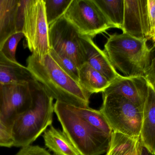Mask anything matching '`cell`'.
Here are the masks:
<instances>
[{"instance_id":"obj_1","label":"cell","mask_w":155,"mask_h":155,"mask_svg":"<svg viewBox=\"0 0 155 155\" xmlns=\"http://www.w3.org/2000/svg\"><path fill=\"white\" fill-rule=\"evenodd\" d=\"M26 63V67L53 99L72 106L89 107L91 95L64 72L49 53L42 56L32 54Z\"/></svg>"},{"instance_id":"obj_2","label":"cell","mask_w":155,"mask_h":155,"mask_svg":"<svg viewBox=\"0 0 155 155\" xmlns=\"http://www.w3.org/2000/svg\"><path fill=\"white\" fill-rule=\"evenodd\" d=\"M32 91L31 106L17 117L11 128L15 147L30 145L52 123L53 98L37 80L32 84Z\"/></svg>"},{"instance_id":"obj_3","label":"cell","mask_w":155,"mask_h":155,"mask_svg":"<svg viewBox=\"0 0 155 155\" xmlns=\"http://www.w3.org/2000/svg\"><path fill=\"white\" fill-rule=\"evenodd\" d=\"M147 40L123 33L110 35L104 45L106 53L116 70L126 77L145 76L151 63L153 48Z\"/></svg>"},{"instance_id":"obj_4","label":"cell","mask_w":155,"mask_h":155,"mask_svg":"<svg viewBox=\"0 0 155 155\" xmlns=\"http://www.w3.org/2000/svg\"><path fill=\"white\" fill-rule=\"evenodd\" d=\"M54 112L64 133L79 155H101L107 153L111 136L89 125L68 105L56 101Z\"/></svg>"},{"instance_id":"obj_5","label":"cell","mask_w":155,"mask_h":155,"mask_svg":"<svg viewBox=\"0 0 155 155\" xmlns=\"http://www.w3.org/2000/svg\"><path fill=\"white\" fill-rule=\"evenodd\" d=\"M100 111L114 132L132 137L140 136L143 111L120 95L103 96Z\"/></svg>"},{"instance_id":"obj_6","label":"cell","mask_w":155,"mask_h":155,"mask_svg":"<svg viewBox=\"0 0 155 155\" xmlns=\"http://www.w3.org/2000/svg\"><path fill=\"white\" fill-rule=\"evenodd\" d=\"M22 32L32 54L39 56L48 54L49 26L44 0H24Z\"/></svg>"},{"instance_id":"obj_7","label":"cell","mask_w":155,"mask_h":155,"mask_svg":"<svg viewBox=\"0 0 155 155\" xmlns=\"http://www.w3.org/2000/svg\"><path fill=\"white\" fill-rule=\"evenodd\" d=\"M64 16L83 36L93 38L113 28L94 0H72Z\"/></svg>"},{"instance_id":"obj_8","label":"cell","mask_w":155,"mask_h":155,"mask_svg":"<svg viewBox=\"0 0 155 155\" xmlns=\"http://www.w3.org/2000/svg\"><path fill=\"white\" fill-rule=\"evenodd\" d=\"M81 36L77 29L64 15L49 26L50 49L71 58L79 69L86 62Z\"/></svg>"},{"instance_id":"obj_9","label":"cell","mask_w":155,"mask_h":155,"mask_svg":"<svg viewBox=\"0 0 155 155\" xmlns=\"http://www.w3.org/2000/svg\"><path fill=\"white\" fill-rule=\"evenodd\" d=\"M36 80L31 83L0 84V119L10 130L17 117L31 106L32 84Z\"/></svg>"},{"instance_id":"obj_10","label":"cell","mask_w":155,"mask_h":155,"mask_svg":"<svg viewBox=\"0 0 155 155\" xmlns=\"http://www.w3.org/2000/svg\"><path fill=\"white\" fill-rule=\"evenodd\" d=\"M123 33L139 40L152 39L147 0H124Z\"/></svg>"},{"instance_id":"obj_11","label":"cell","mask_w":155,"mask_h":155,"mask_svg":"<svg viewBox=\"0 0 155 155\" xmlns=\"http://www.w3.org/2000/svg\"><path fill=\"white\" fill-rule=\"evenodd\" d=\"M148 93V85L144 76L126 77L121 75L110 83L102 93L120 95L143 111Z\"/></svg>"},{"instance_id":"obj_12","label":"cell","mask_w":155,"mask_h":155,"mask_svg":"<svg viewBox=\"0 0 155 155\" xmlns=\"http://www.w3.org/2000/svg\"><path fill=\"white\" fill-rule=\"evenodd\" d=\"M24 0H0V48L11 35L22 32Z\"/></svg>"},{"instance_id":"obj_13","label":"cell","mask_w":155,"mask_h":155,"mask_svg":"<svg viewBox=\"0 0 155 155\" xmlns=\"http://www.w3.org/2000/svg\"><path fill=\"white\" fill-rule=\"evenodd\" d=\"M92 38L87 36H81L86 62L103 75L110 83H112L121 75L115 69L104 51L97 46Z\"/></svg>"},{"instance_id":"obj_14","label":"cell","mask_w":155,"mask_h":155,"mask_svg":"<svg viewBox=\"0 0 155 155\" xmlns=\"http://www.w3.org/2000/svg\"><path fill=\"white\" fill-rule=\"evenodd\" d=\"M142 144L155 154V92L148 86V93L143 110V122L140 132Z\"/></svg>"},{"instance_id":"obj_15","label":"cell","mask_w":155,"mask_h":155,"mask_svg":"<svg viewBox=\"0 0 155 155\" xmlns=\"http://www.w3.org/2000/svg\"><path fill=\"white\" fill-rule=\"evenodd\" d=\"M36 80L27 67L9 60L0 50V84L31 83Z\"/></svg>"},{"instance_id":"obj_16","label":"cell","mask_w":155,"mask_h":155,"mask_svg":"<svg viewBox=\"0 0 155 155\" xmlns=\"http://www.w3.org/2000/svg\"><path fill=\"white\" fill-rule=\"evenodd\" d=\"M78 83L90 95L103 93L111 83L103 75L87 62L83 64L79 69Z\"/></svg>"},{"instance_id":"obj_17","label":"cell","mask_w":155,"mask_h":155,"mask_svg":"<svg viewBox=\"0 0 155 155\" xmlns=\"http://www.w3.org/2000/svg\"><path fill=\"white\" fill-rule=\"evenodd\" d=\"M43 138L45 146L55 155H79L64 133L52 126L45 131Z\"/></svg>"},{"instance_id":"obj_18","label":"cell","mask_w":155,"mask_h":155,"mask_svg":"<svg viewBox=\"0 0 155 155\" xmlns=\"http://www.w3.org/2000/svg\"><path fill=\"white\" fill-rule=\"evenodd\" d=\"M140 142V136L132 137L113 131L106 155H134L138 149Z\"/></svg>"},{"instance_id":"obj_19","label":"cell","mask_w":155,"mask_h":155,"mask_svg":"<svg viewBox=\"0 0 155 155\" xmlns=\"http://www.w3.org/2000/svg\"><path fill=\"white\" fill-rule=\"evenodd\" d=\"M113 28L122 29L124 14V0H94Z\"/></svg>"},{"instance_id":"obj_20","label":"cell","mask_w":155,"mask_h":155,"mask_svg":"<svg viewBox=\"0 0 155 155\" xmlns=\"http://www.w3.org/2000/svg\"><path fill=\"white\" fill-rule=\"evenodd\" d=\"M69 106L89 125L111 136L113 130L100 110H94L89 107H78L70 105Z\"/></svg>"},{"instance_id":"obj_21","label":"cell","mask_w":155,"mask_h":155,"mask_svg":"<svg viewBox=\"0 0 155 155\" xmlns=\"http://www.w3.org/2000/svg\"><path fill=\"white\" fill-rule=\"evenodd\" d=\"M72 0H44L47 23L50 26L66 12Z\"/></svg>"},{"instance_id":"obj_22","label":"cell","mask_w":155,"mask_h":155,"mask_svg":"<svg viewBox=\"0 0 155 155\" xmlns=\"http://www.w3.org/2000/svg\"><path fill=\"white\" fill-rule=\"evenodd\" d=\"M49 54L64 72L78 83L79 68L72 59L52 49H50Z\"/></svg>"},{"instance_id":"obj_23","label":"cell","mask_w":155,"mask_h":155,"mask_svg":"<svg viewBox=\"0 0 155 155\" xmlns=\"http://www.w3.org/2000/svg\"><path fill=\"white\" fill-rule=\"evenodd\" d=\"M24 36L22 32H17L7 38L1 46V52L9 60L17 62L15 57L16 49L19 42Z\"/></svg>"},{"instance_id":"obj_24","label":"cell","mask_w":155,"mask_h":155,"mask_svg":"<svg viewBox=\"0 0 155 155\" xmlns=\"http://www.w3.org/2000/svg\"><path fill=\"white\" fill-rule=\"evenodd\" d=\"M0 147H14L13 139L11 130L1 122L0 119Z\"/></svg>"},{"instance_id":"obj_25","label":"cell","mask_w":155,"mask_h":155,"mask_svg":"<svg viewBox=\"0 0 155 155\" xmlns=\"http://www.w3.org/2000/svg\"><path fill=\"white\" fill-rule=\"evenodd\" d=\"M15 155H53L39 146L29 145L21 147Z\"/></svg>"},{"instance_id":"obj_26","label":"cell","mask_w":155,"mask_h":155,"mask_svg":"<svg viewBox=\"0 0 155 155\" xmlns=\"http://www.w3.org/2000/svg\"><path fill=\"white\" fill-rule=\"evenodd\" d=\"M144 77L148 85L155 92V57L152 60L148 72Z\"/></svg>"},{"instance_id":"obj_27","label":"cell","mask_w":155,"mask_h":155,"mask_svg":"<svg viewBox=\"0 0 155 155\" xmlns=\"http://www.w3.org/2000/svg\"><path fill=\"white\" fill-rule=\"evenodd\" d=\"M147 2L153 36L155 25V0H147Z\"/></svg>"},{"instance_id":"obj_28","label":"cell","mask_w":155,"mask_h":155,"mask_svg":"<svg viewBox=\"0 0 155 155\" xmlns=\"http://www.w3.org/2000/svg\"><path fill=\"white\" fill-rule=\"evenodd\" d=\"M140 155H153L142 144V142L140 146Z\"/></svg>"},{"instance_id":"obj_29","label":"cell","mask_w":155,"mask_h":155,"mask_svg":"<svg viewBox=\"0 0 155 155\" xmlns=\"http://www.w3.org/2000/svg\"><path fill=\"white\" fill-rule=\"evenodd\" d=\"M153 41V43L154 46L155 47V25L153 33V36H152V39Z\"/></svg>"},{"instance_id":"obj_30","label":"cell","mask_w":155,"mask_h":155,"mask_svg":"<svg viewBox=\"0 0 155 155\" xmlns=\"http://www.w3.org/2000/svg\"><path fill=\"white\" fill-rule=\"evenodd\" d=\"M154 155H155V154Z\"/></svg>"}]
</instances>
